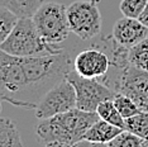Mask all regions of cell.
Segmentation results:
<instances>
[{
  "instance_id": "6da1fadb",
  "label": "cell",
  "mask_w": 148,
  "mask_h": 147,
  "mask_svg": "<svg viewBox=\"0 0 148 147\" xmlns=\"http://www.w3.org/2000/svg\"><path fill=\"white\" fill-rule=\"evenodd\" d=\"M97 119L100 117L96 112L73 108L49 118L39 119L36 126V133L46 146H75L82 141L86 131Z\"/></svg>"
},
{
  "instance_id": "7a4b0ae2",
  "label": "cell",
  "mask_w": 148,
  "mask_h": 147,
  "mask_svg": "<svg viewBox=\"0 0 148 147\" xmlns=\"http://www.w3.org/2000/svg\"><path fill=\"white\" fill-rule=\"evenodd\" d=\"M0 48L9 55L19 57L56 55L63 51L60 46L47 42L39 34L33 19L29 16L18 19L14 29L3 42Z\"/></svg>"
},
{
  "instance_id": "3957f363",
  "label": "cell",
  "mask_w": 148,
  "mask_h": 147,
  "mask_svg": "<svg viewBox=\"0 0 148 147\" xmlns=\"http://www.w3.org/2000/svg\"><path fill=\"white\" fill-rule=\"evenodd\" d=\"M0 100L18 108L29 109L27 102V79L22 58L0 48Z\"/></svg>"
},
{
  "instance_id": "277c9868",
  "label": "cell",
  "mask_w": 148,
  "mask_h": 147,
  "mask_svg": "<svg viewBox=\"0 0 148 147\" xmlns=\"http://www.w3.org/2000/svg\"><path fill=\"white\" fill-rule=\"evenodd\" d=\"M39 34L52 45H60L70 36L67 6L56 1H48L37 9L32 16Z\"/></svg>"
},
{
  "instance_id": "5b68a950",
  "label": "cell",
  "mask_w": 148,
  "mask_h": 147,
  "mask_svg": "<svg viewBox=\"0 0 148 147\" xmlns=\"http://www.w3.org/2000/svg\"><path fill=\"white\" fill-rule=\"evenodd\" d=\"M100 0H76L67 6L70 29L82 41H90L101 33Z\"/></svg>"
},
{
  "instance_id": "8992f818",
  "label": "cell",
  "mask_w": 148,
  "mask_h": 147,
  "mask_svg": "<svg viewBox=\"0 0 148 147\" xmlns=\"http://www.w3.org/2000/svg\"><path fill=\"white\" fill-rule=\"evenodd\" d=\"M115 70L113 90L128 95L140 110L148 112V71L134 67L129 62L116 66Z\"/></svg>"
},
{
  "instance_id": "52a82bcc",
  "label": "cell",
  "mask_w": 148,
  "mask_h": 147,
  "mask_svg": "<svg viewBox=\"0 0 148 147\" xmlns=\"http://www.w3.org/2000/svg\"><path fill=\"white\" fill-rule=\"evenodd\" d=\"M76 90V108L86 112H96L97 105L104 100L113 99L115 91L100 79L84 78L75 70L66 76Z\"/></svg>"
},
{
  "instance_id": "ba28073f",
  "label": "cell",
  "mask_w": 148,
  "mask_h": 147,
  "mask_svg": "<svg viewBox=\"0 0 148 147\" xmlns=\"http://www.w3.org/2000/svg\"><path fill=\"white\" fill-rule=\"evenodd\" d=\"M73 108H76V90L72 82L66 78L42 96L36 106V117L38 119H45Z\"/></svg>"
},
{
  "instance_id": "9c48e42d",
  "label": "cell",
  "mask_w": 148,
  "mask_h": 147,
  "mask_svg": "<svg viewBox=\"0 0 148 147\" xmlns=\"http://www.w3.org/2000/svg\"><path fill=\"white\" fill-rule=\"evenodd\" d=\"M113 66L108 45L104 47L92 46L82 49L73 57V70L84 78L104 80Z\"/></svg>"
},
{
  "instance_id": "30bf717a",
  "label": "cell",
  "mask_w": 148,
  "mask_h": 147,
  "mask_svg": "<svg viewBox=\"0 0 148 147\" xmlns=\"http://www.w3.org/2000/svg\"><path fill=\"white\" fill-rule=\"evenodd\" d=\"M112 37L119 46L130 48L138 42L148 37V27H146L139 19L123 16L118 19L113 25Z\"/></svg>"
},
{
  "instance_id": "8fae6325",
  "label": "cell",
  "mask_w": 148,
  "mask_h": 147,
  "mask_svg": "<svg viewBox=\"0 0 148 147\" xmlns=\"http://www.w3.org/2000/svg\"><path fill=\"white\" fill-rule=\"evenodd\" d=\"M122 131H124V129L114 124H110L109 122L100 118L86 131L81 142H86L90 145H108Z\"/></svg>"
},
{
  "instance_id": "7c38bea8",
  "label": "cell",
  "mask_w": 148,
  "mask_h": 147,
  "mask_svg": "<svg viewBox=\"0 0 148 147\" xmlns=\"http://www.w3.org/2000/svg\"><path fill=\"white\" fill-rule=\"evenodd\" d=\"M23 146L22 137L16 124L12 119L0 115V147Z\"/></svg>"
},
{
  "instance_id": "4fadbf2b",
  "label": "cell",
  "mask_w": 148,
  "mask_h": 147,
  "mask_svg": "<svg viewBox=\"0 0 148 147\" xmlns=\"http://www.w3.org/2000/svg\"><path fill=\"white\" fill-rule=\"evenodd\" d=\"M45 0H0V6L15 13L19 18H32Z\"/></svg>"
},
{
  "instance_id": "5bb4252c",
  "label": "cell",
  "mask_w": 148,
  "mask_h": 147,
  "mask_svg": "<svg viewBox=\"0 0 148 147\" xmlns=\"http://www.w3.org/2000/svg\"><path fill=\"white\" fill-rule=\"evenodd\" d=\"M127 60L134 67L148 71V37L128 48Z\"/></svg>"
},
{
  "instance_id": "9a60e30c",
  "label": "cell",
  "mask_w": 148,
  "mask_h": 147,
  "mask_svg": "<svg viewBox=\"0 0 148 147\" xmlns=\"http://www.w3.org/2000/svg\"><path fill=\"white\" fill-rule=\"evenodd\" d=\"M96 113L104 121L109 122L110 124H114L122 129H125V119L120 114V112L114 104L113 99H108L101 102L96 108Z\"/></svg>"
},
{
  "instance_id": "2e32d148",
  "label": "cell",
  "mask_w": 148,
  "mask_h": 147,
  "mask_svg": "<svg viewBox=\"0 0 148 147\" xmlns=\"http://www.w3.org/2000/svg\"><path fill=\"white\" fill-rule=\"evenodd\" d=\"M125 129L143 138L148 146V112L140 110L136 115L127 118Z\"/></svg>"
},
{
  "instance_id": "e0dca14e",
  "label": "cell",
  "mask_w": 148,
  "mask_h": 147,
  "mask_svg": "<svg viewBox=\"0 0 148 147\" xmlns=\"http://www.w3.org/2000/svg\"><path fill=\"white\" fill-rule=\"evenodd\" d=\"M19 16L6 8L0 6V46L5 41L18 23Z\"/></svg>"
},
{
  "instance_id": "ac0fdd59",
  "label": "cell",
  "mask_w": 148,
  "mask_h": 147,
  "mask_svg": "<svg viewBox=\"0 0 148 147\" xmlns=\"http://www.w3.org/2000/svg\"><path fill=\"white\" fill-rule=\"evenodd\" d=\"M106 146L109 147H148L147 142L139 136L124 129L115 138L112 139Z\"/></svg>"
},
{
  "instance_id": "d6986e66",
  "label": "cell",
  "mask_w": 148,
  "mask_h": 147,
  "mask_svg": "<svg viewBox=\"0 0 148 147\" xmlns=\"http://www.w3.org/2000/svg\"><path fill=\"white\" fill-rule=\"evenodd\" d=\"M113 102L118 108V110L120 112V114L123 115L124 119L136 115L137 113L140 112L139 106L133 102V99H130L128 95L122 94V93H115V95H114V98H113Z\"/></svg>"
},
{
  "instance_id": "ffe728a7",
  "label": "cell",
  "mask_w": 148,
  "mask_h": 147,
  "mask_svg": "<svg viewBox=\"0 0 148 147\" xmlns=\"http://www.w3.org/2000/svg\"><path fill=\"white\" fill-rule=\"evenodd\" d=\"M148 0H122L119 4V10L124 16L139 18Z\"/></svg>"
},
{
  "instance_id": "44dd1931",
  "label": "cell",
  "mask_w": 148,
  "mask_h": 147,
  "mask_svg": "<svg viewBox=\"0 0 148 147\" xmlns=\"http://www.w3.org/2000/svg\"><path fill=\"white\" fill-rule=\"evenodd\" d=\"M139 19L140 22L143 23L146 27H148V1H147V4H146V6H144V9H143V12L140 13V15H139Z\"/></svg>"
},
{
  "instance_id": "7402d4cb",
  "label": "cell",
  "mask_w": 148,
  "mask_h": 147,
  "mask_svg": "<svg viewBox=\"0 0 148 147\" xmlns=\"http://www.w3.org/2000/svg\"><path fill=\"white\" fill-rule=\"evenodd\" d=\"M1 102H3V100H0V110H1Z\"/></svg>"
}]
</instances>
